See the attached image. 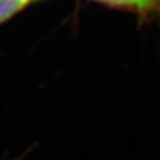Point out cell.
<instances>
[{
	"mask_svg": "<svg viewBox=\"0 0 160 160\" xmlns=\"http://www.w3.org/2000/svg\"><path fill=\"white\" fill-rule=\"evenodd\" d=\"M33 0H0V23H3L23 10Z\"/></svg>",
	"mask_w": 160,
	"mask_h": 160,
	"instance_id": "cell-1",
	"label": "cell"
},
{
	"mask_svg": "<svg viewBox=\"0 0 160 160\" xmlns=\"http://www.w3.org/2000/svg\"><path fill=\"white\" fill-rule=\"evenodd\" d=\"M96 2H101L103 4L112 5V7H128V8L144 9L145 7L150 5L154 0H96Z\"/></svg>",
	"mask_w": 160,
	"mask_h": 160,
	"instance_id": "cell-2",
	"label": "cell"
}]
</instances>
